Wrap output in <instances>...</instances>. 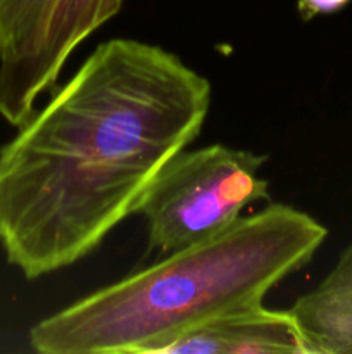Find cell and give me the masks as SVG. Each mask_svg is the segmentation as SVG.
<instances>
[{"label": "cell", "instance_id": "cell-1", "mask_svg": "<svg viewBox=\"0 0 352 354\" xmlns=\"http://www.w3.org/2000/svg\"><path fill=\"white\" fill-rule=\"evenodd\" d=\"M211 83L135 38L97 45L0 149V248L24 279L86 258L200 135Z\"/></svg>", "mask_w": 352, "mask_h": 354}, {"label": "cell", "instance_id": "cell-2", "mask_svg": "<svg viewBox=\"0 0 352 354\" xmlns=\"http://www.w3.org/2000/svg\"><path fill=\"white\" fill-rule=\"evenodd\" d=\"M326 237L309 213L269 203L43 318L30 330V346L40 354H159L211 318L262 303Z\"/></svg>", "mask_w": 352, "mask_h": 354}, {"label": "cell", "instance_id": "cell-3", "mask_svg": "<svg viewBox=\"0 0 352 354\" xmlns=\"http://www.w3.org/2000/svg\"><path fill=\"white\" fill-rule=\"evenodd\" d=\"M266 159L224 144L178 152L135 209L145 221L148 248L162 254L188 248L233 225L251 204L268 201Z\"/></svg>", "mask_w": 352, "mask_h": 354}, {"label": "cell", "instance_id": "cell-4", "mask_svg": "<svg viewBox=\"0 0 352 354\" xmlns=\"http://www.w3.org/2000/svg\"><path fill=\"white\" fill-rule=\"evenodd\" d=\"M55 0H0V116L19 128L37 111Z\"/></svg>", "mask_w": 352, "mask_h": 354}, {"label": "cell", "instance_id": "cell-5", "mask_svg": "<svg viewBox=\"0 0 352 354\" xmlns=\"http://www.w3.org/2000/svg\"><path fill=\"white\" fill-rule=\"evenodd\" d=\"M159 354H304V346L290 311L254 303L197 325Z\"/></svg>", "mask_w": 352, "mask_h": 354}, {"label": "cell", "instance_id": "cell-6", "mask_svg": "<svg viewBox=\"0 0 352 354\" xmlns=\"http://www.w3.org/2000/svg\"><path fill=\"white\" fill-rule=\"evenodd\" d=\"M289 311L304 354H352V242L323 282Z\"/></svg>", "mask_w": 352, "mask_h": 354}, {"label": "cell", "instance_id": "cell-7", "mask_svg": "<svg viewBox=\"0 0 352 354\" xmlns=\"http://www.w3.org/2000/svg\"><path fill=\"white\" fill-rule=\"evenodd\" d=\"M124 0H55L38 73L41 93L57 82L72 52L123 9Z\"/></svg>", "mask_w": 352, "mask_h": 354}, {"label": "cell", "instance_id": "cell-8", "mask_svg": "<svg viewBox=\"0 0 352 354\" xmlns=\"http://www.w3.org/2000/svg\"><path fill=\"white\" fill-rule=\"evenodd\" d=\"M351 0H299L297 10L304 21H309L316 16L333 14L344 9Z\"/></svg>", "mask_w": 352, "mask_h": 354}]
</instances>
